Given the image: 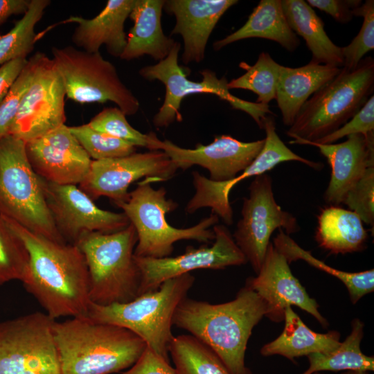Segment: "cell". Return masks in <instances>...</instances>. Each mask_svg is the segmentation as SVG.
Instances as JSON below:
<instances>
[{
    "label": "cell",
    "mask_w": 374,
    "mask_h": 374,
    "mask_svg": "<svg viewBox=\"0 0 374 374\" xmlns=\"http://www.w3.org/2000/svg\"><path fill=\"white\" fill-rule=\"evenodd\" d=\"M351 326L352 330L350 335L335 349L329 352L308 355L307 357L309 368L303 374H312L324 371H373V357L364 354L360 348L364 336V323L359 319H355Z\"/></svg>",
    "instance_id": "obj_30"
},
{
    "label": "cell",
    "mask_w": 374,
    "mask_h": 374,
    "mask_svg": "<svg viewBox=\"0 0 374 374\" xmlns=\"http://www.w3.org/2000/svg\"><path fill=\"white\" fill-rule=\"evenodd\" d=\"M30 0H0V25L12 15L26 12Z\"/></svg>",
    "instance_id": "obj_45"
},
{
    "label": "cell",
    "mask_w": 374,
    "mask_h": 374,
    "mask_svg": "<svg viewBox=\"0 0 374 374\" xmlns=\"http://www.w3.org/2000/svg\"><path fill=\"white\" fill-rule=\"evenodd\" d=\"M352 13L362 17L364 20L356 37L348 45L341 47L343 67L348 71L355 69L363 57L374 48V1L366 0Z\"/></svg>",
    "instance_id": "obj_38"
},
{
    "label": "cell",
    "mask_w": 374,
    "mask_h": 374,
    "mask_svg": "<svg viewBox=\"0 0 374 374\" xmlns=\"http://www.w3.org/2000/svg\"><path fill=\"white\" fill-rule=\"evenodd\" d=\"M125 114L118 107H107L97 114L87 123L93 130L125 141L134 147L159 150L160 139L150 132L143 134L134 129Z\"/></svg>",
    "instance_id": "obj_35"
},
{
    "label": "cell",
    "mask_w": 374,
    "mask_h": 374,
    "mask_svg": "<svg viewBox=\"0 0 374 374\" xmlns=\"http://www.w3.org/2000/svg\"><path fill=\"white\" fill-rule=\"evenodd\" d=\"M246 284L263 300L265 317L271 321H282L286 308L295 305L312 315L323 328L328 327V321L318 310L317 302L308 295L292 274L285 257L271 242L257 276L249 278Z\"/></svg>",
    "instance_id": "obj_19"
},
{
    "label": "cell",
    "mask_w": 374,
    "mask_h": 374,
    "mask_svg": "<svg viewBox=\"0 0 374 374\" xmlns=\"http://www.w3.org/2000/svg\"><path fill=\"white\" fill-rule=\"evenodd\" d=\"M135 228L112 233L86 232L75 244L82 253L89 278V300L107 305L129 302L139 296L141 273L134 258Z\"/></svg>",
    "instance_id": "obj_5"
},
{
    "label": "cell",
    "mask_w": 374,
    "mask_h": 374,
    "mask_svg": "<svg viewBox=\"0 0 374 374\" xmlns=\"http://www.w3.org/2000/svg\"><path fill=\"white\" fill-rule=\"evenodd\" d=\"M267 313L263 300L249 286L235 298L212 304L186 297L177 307L172 326L188 331L210 348L231 374H252L244 356L253 328Z\"/></svg>",
    "instance_id": "obj_2"
},
{
    "label": "cell",
    "mask_w": 374,
    "mask_h": 374,
    "mask_svg": "<svg viewBox=\"0 0 374 374\" xmlns=\"http://www.w3.org/2000/svg\"><path fill=\"white\" fill-rule=\"evenodd\" d=\"M243 198L241 218L233 238L257 274L262 265L273 232L287 235L299 231L296 217L283 211L275 200L272 180L267 173L255 177Z\"/></svg>",
    "instance_id": "obj_12"
},
{
    "label": "cell",
    "mask_w": 374,
    "mask_h": 374,
    "mask_svg": "<svg viewBox=\"0 0 374 374\" xmlns=\"http://www.w3.org/2000/svg\"><path fill=\"white\" fill-rule=\"evenodd\" d=\"M34 76L9 134L28 142L65 124V89L53 60L37 52Z\"/></svg>",
    "instance_id": "obj_15"
},
{
    "label": "cell",
    "mask_w": 374,
    "mask_h": 374,
    "mask_svg": "<svg viewBox=\"0 0 374 374\" xmlns=\"http://www.w3.org/2000/svg\"><path fill=\"white\" fill-rule=\"evenodd\" d=\"M255 37L278 42L290 52L299 46V39L287 21L281 0H261L240 28L215 42L213 46L218 51L231 43Z\"/></svg>",
    "instance_id": "obj_26"
},
{
    "label": "cell",
    "mask_w": 374,
    "mask_h": 374,
    "mask_svg": "<svg viewBox=\"0 0 374 374\" xmlns=\"http://www.w3.org/2000/svg\"><path fill=\"white\" fill-rule=\"evenodd\" d=\"M262 129L265 131L266 137L262 150L253 161L234 179L215 181L197 171L192 172L195 193L186 206L188 213H193L202 208L208 207L226 225H231L233 213L229 202V193L234 186L242 180L266 173L285 161H299L314 170L323 168L322 163L312 161L296 154L283 143L276 133V123L272 116L265 117Z\"/></svg>",
    "instance_id": "obj_13"
},
{
    "label": "cell",
    "mask_w": 374,
    "mask_h": 374,
    "mask_svg": "<svg viewBox=\"0 0 374 374\" xmlns=\"http://www.w3.org/2000/svg\"><path fill=\"white\" fill-rule=\"evenodd\" d=\"M356 134H360L365 138L374 135V96L373 94L358 112L344 125L314 142L321 144H331L345 136Z\"/></svg>",
    "instance_id": "obj_41"
},
{
    "label": "cell",
    "mask_w": 374,
    "mask_h": 374,
    "mask_svg": "<svg viewBox=\"0 0 374 374\" xmlns=\"http://www.w3.org/2000/svg\"><path fill=\"white\" fill-rule=\"evenodd\" d=\"M42 184L55 226L67 243L75 244L86 232L112 233L130 224L124 213H114L98 207L76 185L57 184L43 179Z\"/></svg>",
    "instance_id": "obj_17"
},
{
    "label": "cell",
    "mask_w": 374,
    "mask_h": 374,
    "mask_svg": "<svg viewBox=\"0 0 374 374\" xmlns=\"http://www.w3.org/2000/svg\"><path fill=\"white\" fill-rule=\"evenodd\" d=\"M281 5L290 27L304 39L312 53L310 62L342 68L341 47L329 38L313 8L303 0H281Z\"/></svg>",
    "instance_id": "obj_27"
},
{
    "label": "cell",
    "mask_w": 374,
    "mask_h": 374,
    "mask_svg": "<svg viewBox=\"0 0 374 374\" xmlns=\"http://www.w3.org/2000/svg\"><path fill=\"white\" fill-rule=\"evenodd\" d=\"M213 231L215 238L211 247L188 246L184 253L175 257L153 258L134 256L141 273L139 295L156 290L164 281L193 270L222 269L247 262L226 226L217 224L213 226Z\"/></svg>",
    "instance_id": "obj_16"
},
{
    "label": "cell",
    "mask_w": 374,
    "mask_h": 374,
    "mask_svg": "<svg viewBox=\"0 0 374 374\" xmlns=\"http://www.w3.org/2000/svg\"><path fill=\"white\" fill-rule=\"evenodd\" d=\"M166 193L165 188L154 189L150 182L144 180L130 193L126 201L116 204L135 228L138 239L134 252L135 256L169 257L173 251L174 243L179 240H194L208 243L215 238L210 227L218 223L219 217L214 213L186 229L175 228L168 224L166 215L175 211L178 205L168 199Z\"/></svg>",
    "instance_id": "obj_8"
},
{
    "label": "cell",
    "mask_w": 374,
    "mask_h": 374,
    "mask_svg": "<svg viewBox=\"0 0 374 374\" xmlns=\"http://www.w3.org/2000/svg\"><path fill=\"white\" fill-rule=\"evenodd\" d=\"M164 4V0H135L129 15L134 25L120 59L132 60L148 55L161 61L168 56L176 42L162 29Z\"/></svg>",
    "instance_id": "obj_24"
},
{
    "label": "cell",
    "mask_w": 374,
    "mask_h": 374,
    "mask_svg": "<svg viewBox=\"0 0 374 374\" xmlns=\"http://www.w3.org/2000/svg\"><path fill=\"white\" fill-rule=\"evenodd\" d=\"M69 129L92 160L121 157L136 152L132 145L99 132L87 123L69 126Z\"/></svg>",
    "instance_id": "obj_37"
},
{
    "label": "cell",
    "mask_w": 374,
    "mask_h": 374,
    "mask_svg": "<svg viewBox=\"0 0 374 374\" xmlns=\"http://www.w3.org/2000/svg\"><path fill=\"white\" fill-rule=\"evenodd\" d=\"M341 374H369L366 371L362 370H349L345 371Z\"/></svg>",
    "instance_id": "obj_46"
},
{
    "label": "cell",
    "mask_w": 374,
    "mask_h": 374,
    "mask_svg": "<svg viewBox=\"0 0 374 374\" xmlns=\"http://www.w3.org/2000/svg\"><path fill=\"white\" fill-rule=\"evenodd\" d=\"M312 8L322 10L340 23L351 21L352 10L362 4L361 0H308Z\"/></svg>",
    "instance_id": "obj_43"
},
{
    "label": "cell",
    "mask_w": 374,
    "mask_h": 374,
    "mask_svg": "<svg viewBox=\"0 0 374 374\" xmlns=\"http://www.w3.org/2000/svg\"><path fill=\"white\" fill-rule=\"evenodd\" d=\"M265 139L244 142L229 135H220L208 145L197 144L184 148L169 140H160L159 150L163 151L177 168L186 170L193 166L206 169L210 179L225 181L234 179L256 159L262 150Z\"/></svg>",
    "instance_id": "obj_18"
},
{
    "label": "cell",
    "mask_w": 374,
    "mask_h": 374,
    "mask_svg": "<svg viewBox=\"0 0 374 374\" xmlns=\"http://www.w3.org/2000/svg\"><path fill=\"white\" fill-rule=\"evenodd\" d=\"M273 245L287 259L289 263L303 260L339 279L346 287L351 302L355 304L364 295L374 290V270L359 272H348L330 267L323 261L314 257L310 251L301 247L289 235L282 229L274 238Z\"/></svg>",
    "instance_id": "obj_31"
},
{
    "label": "cell",
    "mask_w": 374,
    "mask_h": 374,
    "mask_svg": "<svg viewBox=\"0 0 374 374\" xmlns=\"http://www.w3.org/2000/svg\"><path fill=\"white\" fill-rule=\"evenodd\" d=\"M178 168L166 152L150 150L101 160H92L79 188L92 200L107 197L115 204L127 199L129 186L145 177L148 182L165 181L173 177Z\"/></svg>",
    "instance_id": "obj_14"
},
{
    "label": "cell",
    "mask_w": 374,
    "mask_h": 374,
    "mask_svg": "<svg viewBox=\"0 0 374 374\" xmlns=\"http://www.w3.org/2000/svg\"><path fill=\"white\" fill-rule=\"evenodd\" d=\"M180 44H175L168 56L154 65L146 66L139 70V74L147 80H159L166 88L165 98L159 112L153 118L156 127H166L173 122L181 121L179 108L182 100L190 94L212 93L227 101L236 109L242 110L256 121L260 129L267 114H273L268 105L249 102L231 94L225 77L218 78L215 73L204 69L200 73L202 80L195 82L187 78V74L178 64Z\"/></svg>",
    "instance_id": "obj_10"
},
{
    "label": "cell",
    "mask_w": 374,
    "mask_h": 374,
    "mask_svg": "<svg viewBox=\"0 0 374 374\" xmlns=\"http://www.w3.org/2000/svg\"><path fill=\"white\" fill-rule=\"evenodd\" d=\"M299 144L317 147L331 168V176L324 193L330 205L342 204L347 193L371 165H374V136L365 138L352 134L339 143L321 144L302 141Z\"/></svg>",
    "instance_id": "obj_22"
},
{
    "label": "cell",
    "mask_w": 374,
    "mask_h": 374,
    "mask_svg": "<svg viewBox=\"0 0 374 374\" xmlns=\"http://www.w3.org/2000/svg\"><path fill=\"white\" fill-rule=\"evenodd\" d=\"M284 321L285 327L282 333L261 348L262 355H278L293 360L296 357L314 353L331 351L341 343L339 332L331 330L321 334L312 331L291 306L285 310Z\"/></svg>",
    "instance_id": "obj_28"
},
{
    "label": "cell",
    "mask_w": 374,
    "mask_h": 374,
    "mask_svg": "<svg viewBox=\"0 0 374 374\" xmlns=\"http://www.w3.org/2000/svg\"><path fill=\"white\" fill-rule=\"evenodd\" d=\"M237 0H168L166 12L176 19L171 35L179 34L184 41L182 62L199 63L204 59L209 37L224 13Z\"/></svg>",
    "instance_id": "obj_21"
},
{
    "label": "cell",
    "mask_w": 374,
    "mask_h": 374,
    "mask_svg": "<svg viewBox=\"0 0 374 374\" xmlns=\"http://www.w3.org/2000/svg\"><path fill=\"white\" fill-rule=\"evenodd\" d=\"M135 0H109L102 11L91 19L71 16L61 24L75 23L71 36L73 44L89 53L99 52L105 45L108 53L120 57L126 44L125 22Z\"/></svg>",
    "instance_id": "obj_23"
},
{
    "label": "cell",
    "mask_w": 374,
    "mask_h": 374,
    "mask_svg": "<svg viewBox=\"0 0 374 374\" xmlns=\"http://www.w3.org/2000/svg\"><path fill=\"white\" fill-rule=\"evenodd\" d=\"M312 374H323V373H321V372H317V373H312Z\"/></svg>",
    "instance_id": "obj_47"
},
{
    "label": "cell",
    "mask_w": 374,
    "mask_h": 374,
    "mask_svg": "<svg viewBox=\"0 0 374 374\" xmlns=\"http://www.w3.org/2000/svg\"><path fill=\"white\" fill-rule=\"evenodd\" d=\"M374 60L363 58L355 69L341 68L303 105L287 131L294 139L290 143L314 142L336 131L362 107L373 94Z\"/></svg>",
    "instance_id": "obj_6"
},
{
    "label": "cell",
    "mask_w": 374,
    "mask_h": 374,
    "mask_svg": "<svg viewBox=\"0 0 374 374\" xmlns=\"http://www.w3.org/2000/svg\"><path fill=\"white\" fill-rule=\"evenodd\" d=\"M51 51L68 98L79 103L111 101L125 115L137 113V98L123 83L114 65L100 52L89 53L72 46H53Z\"/></svg>",
    "instance_id": "obj_9"
},
{
    "label": "cell",
    "mask_w": 374,
    "mask_h": 374,
    "mask_svg": "<svg viewBox=\"0 0 374 374\" xmlns=\"http://www.w3.org/2000/svg\"><path fill=\"white\" fill-rule=\"evenodd\" d=\"M195 278L190 273L164 281L157 290L123 303H91L87 316L94 321L121 326L139 337L158 356L170 363L169 346L175 336L172 318Z\"/></svg>",
    "instance_id": "obj_4"
},
{
    "label": "cell",
    "mask_w": 374,
    "mask_h": 374,
    "mask_svg": "<svg viewBox=\"0 0 374 374\" xmlns=\"http://www.w3.org/2000/svg\"><path fill=\"white\" fill-rule=\"evenodd\" d=\"M123 374H177V373L169 362L146 347L137 362Z\"/></svg>",
    "instance_id": "obj_42"
},
{
    "label": "cell",
    "mask_w": 374,
    "mask_h": 374,
    "mask_svg": "<svg viewBox=\"0 0 374 374\" xmlns=\"http://www.w3.org/2000/svg\"><path fill=\"white\" fill-rule=\"evenodd\" d=\"M340 70L339 67L311 62L296 68L282 65L275 99L284 125L290 127L304 103Z\"/></svg>",
    "instance_id": "obj_25"
},
{
    "label": "cell",
    "mask_w": 374,
    "mask_h": 374,
    "mask_svg": "<svg viewBox=\"0 0 374 374\" xmlns=\"http://www.w3.org/2000/svg\"><path fill=\"white\" fill-rule=\"evenodd\" d=\"M26 151L34 171L57 184L81 183L92 161L65 124L26 142Z\"/></svg>",
    "instance_id": "obj_20"
},
{
    "label": "cell",
    "mask_w": 374,
    "mask_h": 374,
    "mask_svg": "<svg viewBox=\"0 0 374 374\" xmlns=\"http://www.w3.org/2000/svg\"><path fill=\"white\" fill-rule=\"evenodd\" d=\"M49 0H30L26 12L7 33L0 35V64L26 58L34 49L37 35L36 24L42 18Z\"/></svg>",
    "instance_id": "obj_33"
},
{
    "label": "cell",
    "mask_w": 374,
    "mask_h": 374,
    "mask_svg": "<svg viewBox=\"0 0 374 374\" xmlns=\"http://www.w3.org/2000/svg\"><path fill=\"white\" fill-rule=\"evenodd\" d=\"M37 64V54L29 60L0 103V139L9 134L19 105L32 82Z\"/></svg>",
    "instance_id": "obj_39"
},
{
    "label": "cell",
    "mask_w": 374,
    "mask_h": 374,
    "mask_svg": "<svg viewBox=\"0 0 374 374\" xmlns=\"http://www.w3.org/2000/svg\"><path fill=\"white\" fill-rule=\"evenodd\" d=\"M26 58H17L0 66V103L26 66Z\"/></svg>",
    "instance_id": "obj_44"
},
{
    "label": "cell",
    "mask_w": 374,
    "mask_h": 374,
    "mask_svg": "<svg viewBox=\"0 0 374 374\" xmlns=\"http://www.w3.org/2000/svg\"><path fill=\"white\" fill-rule=\"evenodd\" d=\"M1 215L27 249L29 263L21 283L46 314L53 320L86 316L91 303L89 278L79 248L51 240Z\"/></svg>",
    "instance_id": "obj_1"
},
{
    "label": "cell",
    "mask_w": 374,
    "mask_h": 374,
    "mask_svg": "<svg viewBox=\"0 0 374 374\" xmlns=\"http://www.w3.org/2000/svg\"><path fill=\"white\" fill-rule=\"evenodd\" d=\"M240 66L245 73L228 82V89L249 90L258 95L257 103L268 105L276 98V87L282 65L277 63L268 53L262 52L253 65L244 62Z\"/></svg>",
    "instance_id": "obj_34"
},
{
    "label": "cell",
    "mask_w": 374,
    "mask_h": 374,
    "mask_svg": "<svg viewBox=\"0 0 374 374\" xmlns=\"http://www.w3.org/2000/svg\"><path fill=\"white\" fill-rule=\"evenodd\" d=\"M342 204L355 212L363 222L374 224V165L369 166L346 195Z\"/></svg>",
    "instance_id": "obj_40"
},
{
    "label": "cell",
    "mask_w": 374,
    "mask_h": 374,
    "mask_svg": "<svg viewBox=\"0 0 374 374\" xmlns=\"http://www.w3.org/2000/svg\"><path fill=\"white\" fill-rule=\"evenodd\" d=\"M169 355L177 374H231L217 355L192 335L175 337Z\"/></svg>",
    "instance_id": "obj_32"
},
{
    "label": "cell",
    "mask_w": 374,
    "mask_h": 374,
    "mask_svg": "<svg viewBox=\"0 0 374 374\" xmlns=\"http://www.w3.org/2000/svg\"><path fill=\"white\" fill-rule=\"evenodd\" d=\"M36 312L0 323V374H61L53 324Z\"/></svg>",
    "instance_id": "obj_11"
},
{
    "label": "cell",
    "mask_w": 374,
    "mask_h": 374,
    "mask_svg": "<svg viewBox=\"0 0 374 374\" xmlns=\"http://www.w3.org/2000/svg\"><path fill=\"white\" fill-rule=\"evenodd\" d=\"M53 332L61 374L118 373L132 366L147 347L127 329L87 315L55 320Z\"/></svg>",
    "instance_id": "obj_3"
},
{
    "label": "cell",
    "mask_w": 374,
    "mask_h": 374,
    "mask_svg": "<svg viewBox=\"0 0 374 374\" xmlns=\"http://www.w3.org/2000/svg\"><path fill=\"white\" fill-rule=\"evenodd\" d=\"M317 222L315 239L331 253H352L365 247L368 233L355 212L330 205L321 209Z\"/></svg>",
    "instance_id": "obj_29"
},
{
    "label": "cell",
    "mask_w": 374,
    "mask_h": 374,
    "mask_svg": "<svg viewBox=\"0 0 374 374\" xmlns=\"http://www.w3.org/2000/svg\"><path fill=\"white\" fill-rule=\"evenodd\" d=\"M0 213L35 233L67 243L55 226L26 143L10 134L0 139Z\"/></svg>",
    "instance_id": "obj_7"
},
{
    "label": "cell",
    "mask_w": 374,
    "mask_h": 374,
    "mask_svg": "<svg viewBox=\"0 0 374 374\" xmlns=\"http://www.w3.org/2000/svg\"><path fill=\"white\" fill-rule=\"evenodd\" d=\"M29 263L22 240L8 227L0 213V285L21 281Z\"/></svg>",
    "instance_id": "obj_36"
}]
</instances>
